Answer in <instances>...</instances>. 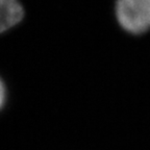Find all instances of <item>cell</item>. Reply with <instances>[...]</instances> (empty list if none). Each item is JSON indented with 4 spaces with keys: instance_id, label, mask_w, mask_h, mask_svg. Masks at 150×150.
I'll use <instances>...</instances> for the list:
<instances>
[{
    "instance_id": "1",
    "label": "cell",
    "mask_w": 150,
    "mask_h": 150,
    "mask_svg": "<svg viewBox=\"0 0 150 150\" xmlns=\"http://www.w3.org/2000/svg\"><path fill=\"white\" fill-rule=\"evenodd\" d=\"M116 18L125 31L141 35L150 29V0H117Z\"/></svg>"
},
{
    "instance_id": "2",
    "label": "cell",
    "mask_w": 150,
    "mask_h": 150,
    "mask_svg": "<svg viewBox=\"0 0 150 150\" xmlns=\"http://www.w3.org/2000/svg\"><path fill=\"white\" fill-rule=\"evenodd\" d=\"M23 17V6L18 0H0V33L16 26Z\"/></svg>"
},
{
    "instance_id": "3",
    "label": "cell",
    "mask_w": 150,
    "mask_h": 150,
    "mask_svg": "<svg viewBox=\"0 0 150 150\" xmlns=\"http://www.w3.org/2000/svg\"><path fill=\"white\" fill-rule=\"evenodd\" d=\"M6 92H7L6 87H5L3 80L0 77V110L4 106L5 102H6V96H7Z\"/></svg>"
}]
</instances>
